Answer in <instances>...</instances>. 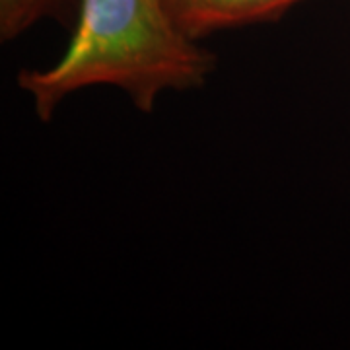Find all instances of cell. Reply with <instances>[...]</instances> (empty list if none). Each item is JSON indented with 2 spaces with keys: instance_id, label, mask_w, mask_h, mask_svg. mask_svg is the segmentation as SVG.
Segmentation results:
<instances>
[{
  "instance_id": "1",
  "label": "cell",
  "mask_w": 350,
  "mask_h": 350,
  "mask_svg": "<svg viewBox=\"0 0 350 350\" xmlns=\"http://www.w3.org/2000/svg\"><path fill=\"white\" fill-rule=\"evenodd\" d=\"M214 64L213 53L181 31L163 0H78L61 59L22 70L18 86L45 123L64 98L92 86L119 88L138 111L152 113L163 92L202 86Z\"/></svg>"
},
{
  "instance_id": "2",
  "label": "cell",
  "mask_w": 350,
  "mask_h": 350,
  "mask_svg": "<svg viewBox=\"0 0 350 350\" xmlns=\"http://www.w3.org/2000/svg\"><path fill=\"white\" fill-rule=\"evenodd\" d=\"M301 0H163L165 10L189 38L199 41L222 29L278 20Z\"/></svg>"
},
{
  "instance_id": "3",
  "label": "cell",
  "mask_w": 350,
  "mask_h": 350,
  "mask_svg": "<svg viewBox=\"0 0 350 350\" xmlns=\"http://www.w3.org/2000/svg\"><path fill=\"white\" fill-rule=\"evenodd\" d=\"M68 0H0V39L12 41L43 18L61 16Z\"/></svg>"
}]
</instances>
